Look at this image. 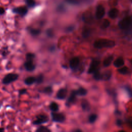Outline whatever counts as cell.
Instances as JSON below:
<instances>
[{
  "label": "cell",
  "mask_w": 132,
  "mask_h": 132,
  "mask_svg": "<svg viewBox=\"0 0 132 132\" xmlns=\"http://www.w3.org/2000/svg\"><path fill=\"white\" fill-rule=\"evenodd\" d=\"M28 11V7L26 6H20L12 9V12L13 13L19 14L21 17L25 16L27 14Z\"/></svg>",
  "instance_id": "277c9868"
},
{
  "label": "cell",
  "mask_w": 132,
  "mask_h": 132,
  "mask_svg": "<svg viewBox=\"0 0 132 132\" xmlns=\"http://www.w3.org/2000/svg\"><path fill=\"white\" fill-rule=\"evenodd\" d=\"M27 30L29 33L32 36H37L40 34L41 30L39 29L33 28L31 27H28Z\"/></svg>",
  "instance_id": "4fadbf2b"
},
{
  "label": "cell",
  "mask_w": 132,
  "mask_h": 132,
  "mask_svg": "<svg viewBox=\"0 0 132 132\" xmlns=\"http://www.w3.org/2000/svg\"><path fill=\"white\" fill-rule=\"evenodd\" d=\"M131 63H132V60H131Z\"/></svg>",
  "instance_id": "b9f144b4"
},
{
  "label": "cell",
  "mask_w": 132,
  "mask_h": 132,
  "mask_svg": "<svg viewBox=\"0 0 132 132\" xmlns=\"http://www.w3.org/2000/svg\"><path fill=\"white\" fill-rule=\"evenodd\" d=\"M24 68L27 71H33L35 68L36 65L33 62V60H26L24 63Z\"/></svg>",
  "instance_id": "7c38bea8"
},
{
  "label": "cell",
  "mask_w": 132,
  "mask_h": 132,
  "mask_svg": "<svg viewBox=\"0 0 132 132\" xmlns=\"http://www.w3.org/2000/svg\"><path fill=\"white\" fill-rule=\"evenodd\" d=\"M49 107L50 110L53 112H56L59 110V106L58 104L55 102H51L49 106Z\"/></svg>",
  "instance_id": "ac0fdd59"
},
{
  "label": "cell",
  "mask_w": 132,
  "mask_h": 132,
  "mask_svg": "<svg viewBox=\"0 0 132 132\" xmlns=\"http://www.w3.org/2000/svg\"><path fill=\"white\" fill-rule=\"evenodd\" d=\"M73 29H74V27L73 26H70L66 28V31L67 32H70V31H72L73 30Z\"/></svg>",
  "instance_id": "836d02e7"
},
{
  "label": "cell",
  "mask_w": 132,
  "mask_h": 132,
  "mask_svg": "<svg viewBox=\"0 0 132 132\" xmlns=\"http://www.w3.org/2000/svg\"><path fill=\"white\" fill-rule=\"evenodd\" d=\"M132 23V19L130 17H126L121 20L118 24L119 27L122 29L128 28Z\"/></svg>",
  "instance_id": "8992f818"
},
{
  "label": "cell",
  "mask_w": 132,
  "mask_h": 132,
  "mask_svg": "<svg viewBox=\"0 0 132 132\" xmlns=\"http://www.w3.org/2000/svg\"><path fill=\"white\" fill-rule=\"evenodd\" d=\"M28 8H34L36 5V2L35 0H24Z\"/></svg>",
  "instance_id": "44dd1931"
},
{
  "label": "cell",
  "mask_w": 132,
  "mask_h": 132,
  "mask_svg": "<svg viewBox=\"0 0 132 132\" xmlns=\"http://www.w3.org/2000/svg\"><path fill=\"white\" fill-rule=\"evenodd\" d=\"M49 120L48 117L45 114H40L36 116V119L33 121L34 125H41L47 123Z\"/></svg>",
  "instance_id": "5b68a950"
},
{
  "label": "cell",
  "mask_w": 132,
  "mask_h": 132,
  "mask_svg": "<svg viewBox=\"0 0 132 132\" xmlns=\"http://www.w3.org/2000/svg\"><path fill=\"white\" fill-rule=\"evenodd\" d=\"M8 51V50H7V47H5V49H3V52H2V55L3 56H5L7 54V52Z\"/></svg>",
  "instance_id": "d590c367"
},
{
  "label": "cell",
  "mask_w": 132,
  "mask_h": 132,
  "mask_svg": "<svg viewBox=\"0 0 132 132\" xmlns=\"http://www.w3.org/2000/svg\"><path fill=\"white\" fill-rule=\"evenodd\" d=\"M119 13V11L116 8H112L108 12V15L111 19L116 18Z\"/></svg>",
  "instance_id": "9a60e30c"
},
{
  "label": "cell",
  "mask_w": 132,
  "mask_h": 132,
  "mask_svg": "<svg viewBox=\"0 0 132 132\" xmlns=\"http://www.w3.org/2000/svg\"><path fill=\"white\" fill-rule=\"evenodd\" d=\"M112 60H113V56H109V57H107L103 61L104 66L105 67L109 66L110 64V63H111Z\"/></svg>",
  "instance_id": "7402d4cb"
},
{
  "label": "cell",
  "mask_w": 132,
  "mask_h": 132,
  "mask_svg": "<svg viewBox=\"0 0 132 132\" xmlns=\"http://www.w3.org/2000/svg\"><path fill=\"white\" fill-rule=\"evenodd\" d=\"M36 131L37 132H51V130L45 126H40L38 128Z\"/></svg>",
  "instance_id": "cb8c5ba5"
},
{
  "label": "cell",
  "mask_w": 132,
  "mask_h": 132,
  "mask_svg": "<svg viewBox=\"0 0 132 132\" xmlns=\"http://www.w3.org/2000/svg\"><path fill=\"white\" fill-rule=\"evenodd\" d=\"M19 77V75L15 73H9L5 75L2 80V83L5 85H8L16 81Z\"/></svg>",
  "instance_id": "7a4b0ae2"
},
{
  "label": "cell",
  "mask_w": 132,
  "mask_h": 132,
  "mask_svg": "<svg viewBox=\"0 0 132 132\" xmlns=\"http://www.w3.org/2000/svg\"><path fill=\"white\" fill-rule=\"evenodd\" d=\"M36 57L35 54L32 53H28L26 54V60H33Z\"/></svg>",
  "instance_id": "484cf974"
},
{
  "label": "cell",
  "mask_w": 132,
  "mask_h": 132,
  "mask_svg": "<svg viewBox=\"0 0 132 132\" xmlns=\"http://www.w3.org/2000/svg\"><path fill=\"white\" fill-rule=\"evenodd\" d=\"M105 13V9L102 5H98L95 12V17L97 19H101L104 16Z\"/></svg>",
  "instance_id": "ba28073f"
},
{
  "label": "cell",
  "mask_w": 132,
  "mask_h": 132,
  "mask_svg": "<svg viewBox=\"0 0 132 132\" xmlns=\"http://www.w3.org/2000/svg\"><path fill=\"white\" fill-rule=\"evenodd\" d=\"M129 125H130V126L132 127V122H129Z\"/></svg>",
  "instance_id": "ab89813d"
},
{
  "label": "cell",
  "mask_w": 132,
  "mask_h": 132,
  "mask_svg": "<svg viewBox=\"0 0 132 132\" xmlns=\"http://www.w3.org/2000/svg\"><path fill=\"white\" fill-rule=\"evenodd\" d=\"M90 34V29L88 28H85L82 31V35L84 38H87L89 36Z\"/></svg>",
  "instance_id": "83f0119b"
},
{
  "label": "cell",
  "mask_w": 132,
  "mask_h": 132,
  "mask_svg": "<svg viewBox=\"0 0 132 132\" xmlns=\"http://www.w3.org/2000/svg\"><path fill=\"white\" fill-rule=\"evenodd\" d=\"M79 64V59L77 57H75L72 58L70 61V67L71 69L72 70L74 71L76 70V69L78 68Z\"/></svg>",
  "instance_id": "9c48e42d"
},
{
  "label": "cell",
  "mask_w": 132,
  "mask_h": 132,
  "mask_svg": "<svg viewBox=\"0 0 132 132\" xmlns=\"http://www.w3.org/2000/svg\"><path fill=\"white\" fill-rule=\"evenodd\" d=\"M27 90L25 88H23V89H21L19 90V93L20 95L25 94L27 93Z\"/></svg>",
  "instance_id": "d6a6232c"
},
{
  "label": "cell",
  "mask_w": 132,
  "mask_h": 132,
  "mask_svg": "<svg viewBox=\"0 0 132 132\" xmlns=\"http://www.w3.org/2000/svg\"><path fill=\"white\" fill-rule=\"evenodd\" d=\"M73 131H75V132H80V131H81V130H80V129H75V130H73Z\"/></svg>",
  "instance_id": "74e56055"
},
{
  "label": "cell",
  "mask_w": 132,
  "mask_h": 132,
  "mask_svg": "<svg viewBox=\"0 0 132 132\" xmlns=\"http://www.w3.org/2000/svg\"><path fill=\"white\" fill-rule=\"evenodd\" d=\"M117 124L118 125H121V124H122V122L120 120H118L117 121Z\"/></svg>",
  "instance_id": "8d00e7d4"
},
{
  "label": "cell",
  "mask_w": 132,
  "mask_h": 132,
  "mask_svg": "<svg viewBox=\"0 0 132 132\" xmlns=\"http://www.w3.org/2000/svg\"><path fill=\"white\" fill-rule=\"evenodd\" d=\"M51 114L52 120L54 122L63 123L65 120V116L62 113L52 111Z\"/></svg>",
  "instance_id": "3957f363"
},
{
  "label": "cell",
  "mask_w": 132,
  "mask_h": 132,
  "mask_svg": "<svg viewBox=\"0 0 132 132\" xmlns=\"http://www.w3.org/2000/svg\"><path fill=\"white\" fill-rule=\"evenodd\" d=\"M77 94L76 92V90H73L70 96L68 97L67 102H66V105L67 106H70L72 104H74L76 101V96Z\"/></svg>",
  "instance_id": "52a82bcc"
},
{
  "label": "cell",
  "mask_w": 132,
  "mask_h": 132,
  "mask_svg": "<svg viewBox=\"0 0 132 132\" xmlns=\"http://www.w3.org/2000/svg\"><path fill=\"white\" fill-rule=\"evenodd\" d=\"M94 75H93V76H94V78L96 80H99V79H101V74L99 72V71L97 70L96 71H95L94 73H93Z\"/></svg>",
  "instance_id": "4dcf8cb0"
},
{
  "label": "cell",
  "mask_w": 132,
  "mask_h": 132,
  "mask_svg": "<svg viewBox=\"0 0 132 132\" xmlns=\"http://www.w3.org/2000/svg\"><path fill=\"white\" fill-rule=\"evenodd\" d=\"M109 25H110V22L109 21V20H108L107 19H105L103 21L101 27L103 29H105V28H107L109 26Z\"/></svg>",
  "instance_id": "f1b7e54d"
},
{
  "label": "cell",
  "mask_w": 132,
  "mask_h": 132,
  "mask_svg": "<svg viewBox=\"0 0 132 132\" xmlns=\"http://www.w3.org/2000/svg\"><path fill=\"white\" fill-rule=\"evenodd\" d=\"M67 93L68 90L66 88H61L58 91L56 94V98L58 100H64L67 96Z\"/></svg>",
  "instance_id": "30bf717a"
},
{
  "label": "cell",
  "mask_w": 132,
  "mask_h": 132,
  "mask_svg": "<svg viewBox=\"0 0 132 132\" xmlns=\"http://www.w3.org/2000/svg\"><path fill=\"white\" fill-rule=\"evenodd\" d=\"M100 63V62L98 60H93L91 63L90 64V67L89 68L88 73L89 74L93 73L95 71H96L97 70V67L99 65Z\"/></svg>",
  "instance_id": "8fae6325"
},
{
  "label": "cell",
  "mask_w": 132,
  "mask_h": 132,
  "mask_svg": "<svg viewBox=\"0 0 132 132\" xmlns=\"http://www.w3.org/2000/svg\"><path fill=\"white\" fill-rule=\"evenodd\" d=\"M5 12V9L2 7H0V15L4 14Z\"/></svg>",
  "instance_id": "e575fe53"
},
{
  "label": "cell",
  "mask_w": 132,
  "mask_h": 132,
  "mask_svg": "<svg viewBox=\"0 0 132 132\" xmlns=\"http://www.w3.org/2000/svg\"><path fill=\"white\" fill-rule=\"evenodd\" d=\"M44 80V76L42 74H39L36 77V83L38 84H41Z\"/></svg>",
  "instance_id": "d4e9b609"
},
{
  "label": "cell",
  "mask_w": 132,
  "mask_h": 132,
  "mask_svg": "<svg viewBox=\"0 0 132 132\" xmlns=\"http://www.w3.org/2000/svg\"><path fill=\"white\" fill-rule=\"evenodd\" d=\"M115 45V42L113 40L107 39H100L96 40L94 43L93 46L96 48H111L113 47Z\"/></svg>",
  "instance_id": "6da1fadb"
},
{
  "label": "cell",
  "mask_w": 132,
  "mask_h": 132,
  "mask_svg": "<svg viewBox=\"0 0 132 132\" xmlns=\"http://www.w3.org/2000/svg\"><path fill=\"white\" fill-rule=\"evenodd\" d=\"M53 88L51 86H47L42 90V92L47 95H51L53 93Z\"/></svg>",
  "instance_id": "603a6c76"
},
{
  "label": "cell",
  "mask_w": 132,
  "mask_h": 132,
  "mask_svg": "<svg viewBox=\"0 0 132 132\" xmlns=\"http://www.w3.org/2000/svg\"><path fill=\"white\" fill-rule=\"evenodd\" d=\"M114 65L117 68H120L124 64V61L122 58H117L113 62Z\"/></svg>",
  "instance_id": "2e32d148"
},
{
  "label": "cell",
  "mask_w": 132,
  "mask_h": 132,
  "mask_svg": "<svg viewBox=\"0 0 132 132\" xmlns=\"http://www.w3.org/2000/svg\"><path fill=\"white\" fill-rule=\"evenodd\" d=\"M5 129L4 128H0V132H3L4 131Z\"/></svg>",
  "instance_id": "f35d334b"
},
{
  "label": "cell",
  "mask_w": 132,
  "mask_h": 132,
  "mask_svg": "<svg viewBox=\"0 0 132 132\" xmlns=\"http://www.w3.org/2000/svg\"><path fill=\"white\" fill-rule=\"evenodd\" d=\"M111 76V73L110 71H108L104 73L101 74V79L104 80H107L110 79Z\"/></svg>",
  "instance_id": "e0dca14e"
},
{
  "label": "cell",
  "mask_w": 132,
  "mask_h": 132,
  "mask_svg": "<svg viewBox=\"0 0 132 132\" xmlns=\"http://www.w3.org/2000/svg\"><path fill=\"white\" fill-rule=\"evenodd\" d=\"M24 83L28 86L32 85L34 83H36V77L34 76H29L25 78L24 80Z\"/></svg>",
  "instance_id": "5bb4252c"
},
{
  "label": "cell",
  "mask_w": 132,
  "mask_h": 132,
  "mask_svg": "<svg viewBox=\"0 0 132 132\" xmlns=\"http://www.w3.org/2000/svg\"><path fill=\"white\" fill-rule=\"evenodd\" d=\"M81 107L84 111H88L90 109V105L88 102L85 100H84L81 102Z\"/></svg>",
  "instance_id": "d6986e66"
},
{
  "label": "cell",
  "mask_w": 132,
  "mask_h": 132,
  "mask_svg": "<svg viewBox=\"0 0 132 132\" xmlns=\"http://www.w3.org/2000/svg\"><path fill=\"white\" fill-rule=\"evenodd\" d=\"M46 34L47 36L50 37H53V35H54V34H53V30L52 29H47L46 30Z\"/></svg>",
  "instance_id": "1f68e13d"
},
{
  "label": "cell",
  "mask_w": 132,
  "mask_h": 132,
  "mask_svg": "<svg viewBox=\"0 0 132 132\" xmlns=\"http://www.w3.org/2000/svg\"><path fill=\"white\" fill-rule=\"evenodd\" d=\"M118 72L122 74H125L128 72V68L126 67H123L118 70Z\"/></svg>",
  "instance_id": "f546056e"
},
{
  "label": "cell",
  "mask_w": 132,
  "mask_h": 132,
  "mask_svg": "<svg viewBox=\"0 0 132 132\" xmlns=\"http://www.w3.org/2000/svg\"><path fill=\"white\" fill-rule=\"evenodd\" d=\"M97 119V115L95 114H92L89 117V121L91 123H94Z\"/></svg>",
  "instance_id": "4316f807"
},
{
  "label": "cell",
  "mask_w": 132,
  "mask_h": 132,
  "mask_svg": "<svg viewBox=\"0 0 132 132\" xmlns=\"http://www.w3.org/2000/svg\"><path fill=\"white\" fill-rule=\"evenodd\" d=\"M2 103L1 102H0V108H1V106H2Z\"/></svg>",
  "instance_id": "60d3db41"
},
{
  "label": "cell",
  "mask_w": 132,
  "mask_h": 132,
  "mask_svg": "<svg viewBox=\"0 0 132 132\" xmlns=\"http://www.w3.org/2000/svg\"><path fill=\"white\" fill-rule=\"evenodd\" d=\"M76 92L77 95L84 96L86 95V94L87 93V91L86 89L82 87H80L79 88L76 90Z\"/></svg>",
  "instance_id": "ffe728a7"
}]
</instances>
